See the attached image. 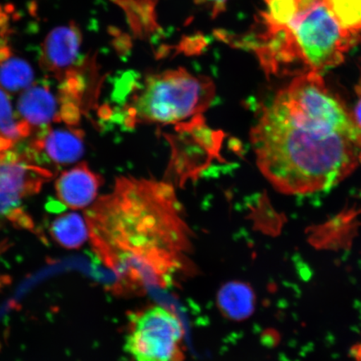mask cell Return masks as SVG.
Returning a JSON list of instances; mask_svg holds the SVG:
<instances>
[{
	"label": "cell",
	"mask_w": 361,
	"mask_h": 361,
	"mask_svg": "<svg viewBox=\"0 0 361 361\" xmlns=\"http://www.w3.org/2000/svg\"><path fill=\"white\" fill-rule=\"evenodd\" d=\"M6 283H7V277L1 276V275H0V288H2L4 284H6Z\"/></svg>",
	"instance_id": "ffe728a7"
},
{
	"label": "cell",
	"mask_w": 361,
	"mask_h": 361,
	"mask_svg": "<svg viewBox=\"0 0 361 361\" xmlns=\"http://www.w3.org/2000/svg\"><path fill=\"white\" fill-rule=\"evenodd\" d=\"M213 81L183 68L148 75L139 80L126 75L115 90L120 106L111 112L125 128L142 124H173L200 116L214 102Z\"/></svg>",
	"instance_id": "277c9868"
},
{
	"label": "cell",
	"mask_w": 361,
	"mask_h": 361,
	"mask_svg": "<svg viewBox=\"0 0 361 361\" xmlns=\"http://www.w3.org/2000/svg\"><path fill=\"white\" fill-rule=\"evenodd\" d=\"M357 35L344 28L318 0L286 25H259L252 49L269 75L284 74L293 67L322 74L344 61Z\"/></svg>",
	"instance_id": "3957f363"
},
{
	"label": "cell",
	"mask_w": 361,
	"mask_h": 361,
	"mask_svg": "<svg viewBox=\"0 0 361 361\" xmlns=\"http://www.w3.org/2000/svg\"><path fill=\"white\" fill-rule=\"evenodd\" d=\"M33 79L32 69L20 59L8 58L0 66V85L11 92L29 87Z\"/></svg>",
	"instance_id": "5bb4252c"
},
{
	"label": "cell",
	"mask_w": 361,
	"mask_h": 361,
	"mask_svg": "<svg viewBox=\"0 0 361 361\" xmlns=\"http://www.w3.org/2000/svg\"><path fill=\"white\" fill-rule=\"evenodd\" d=\"M81 38L74 26L58 27L44 43L42 63L44 69L63 80L78 61Z\"/></svg>",
	"instance_id": "52a82bcc"
},
{
	"label": "cell",
	"mask_w": 361,
	"mask_h": 361,
	"mask_svg": "<svg viewBox=\"0 0 361 361\" xmlns=\"http://www.w3.org/2000/svg\"><path fill=\"white\" fill-rule=\"evenodd\" d=\"M13 152L0 154V215H8L23 197L38 193L49 171L26 164Z\"/></svg>",
	"instance_id": "8992f818"
},
{
	"label": "cell",
	"mask_w": 361,
	"mask_h": 361,
	"mask_svg": "<svg viewBox=\"0 0 361 361\" xmlns=\"http://www.w3.org/2000/svg\"><path fill=\"white\" fill-rule=\"evenodd\" d=\"M184 335L177 315L152 305L130 315L124 348L135 361H183Z\"/></svg>",
	"instance_id": "5b68a950"
},
{
	"label": "cell",
	"mask_w": 361,
	"mask_h": 361,
	"mask_svg": "<svg viewBox=\"0 0 361 361\" xmlns=\"http://www.w3.org/2000/svg\"><path fill=\"white\" fill-rule=\"evenodd\" d=\"M18 110L30 126L47 128L51 121H60L56 99L47 84L26 90L19 99Z\"/></svg>",
	"instance_id": "30bf717a"
},
{
	"label": "cell",
	"mask_w": 361,
	"mask_h": 361,
	"mask_svg": "<svg viewBox=\"0 0 361 361\" xmlns=\"http://www.w3.org/2000/svg\"><path fill=\"white\" fill-rule=\"evenodd\" d=\"M61 110L58 115L60 121H65L69 126L78 125L81 117L80 106L70 101L61 102Z\"/></svg>",
	"instance_id": "e0dca14e"
},
{
	"label": "cell",
	"mask_w": 361,
	"mask_h": 361,
	"mask_svg": "<svg viewBox=\"0 0 361 361\" xmlns=\"http://www.w3.org/2000/svg\"><path fill=\"white\" fill-rule=\"evenodd\" d=\"M0 137L17 141L20 134L18 129V123L13 120L11 102L6 94L0 89Z\"/></svg>",
	"instance_id": "2e32d148"
},
{
	"label": "cell",
	"mask_w": 361,
	"mask_h": 361,
	"mask_svg": "<svg viewBox=\"0 0 361 361\" xmlns=\"http://www.w3.org/2000/svg\"><path fill=\"white\" fill-rule=\"evenodd\" d=\"M318 0H264L265 11L260 16L271 25H283Z\"/></svg>",
	"instance_id": "4fadbf2b"
},
{
	"label": "cell",
	"mask_w": 361,
	"mask_h": 361,
	"mask_svg": "<svg viewBox=\"0 0 361 361\" xmlns=\"http://www.w3.org/2000/svg\"><path fill=\"white\" fill-rule=\"evenodd\" d=\"M356 350H357V351H356V353L355 355V358L358 361H361V345L360 346V348H357Z\"/></svg>",
	"instance_id": "44dd1931"
},
{
	"label": "cell",
	"mask_w": 361,
	"mask_h": 361,
	"mask_svg": "<svg viewBox=\"0 0 361 361\" xmlns=\"http://www.w3.org/2000/svg\"><path fill=\"white\" fill-rule=\"evenodd\" d=\"M196 1L209 7L213 16H216L224 11L228 0H196Z\"/></svg>",
	"instance_id": "ac0fdd59"
},
{
	"label": "cell",
	"mask_w": 361,
	"mask_h": 361,
	"mask_svg": "<svg viewBox=\"0 0 361 361\" xmlns=\"http://www.w3.org/2000/svg\"><path fill=\"white\" fill-rule=\"evenodd\" d=\"M216 305L226 318L233 322H243L254 313V290L245 282L225 283L216 295Z\"/></svg>",
	"instance_id": "8fae6325"
},
{
	"label": "cell",
	"mask_w": 361,
	"mask_h": 361,
	"mask_svg": "<svg viewBox=\"0 0 361 361\" xmlns=\"http://www.w3.org/2000/svg\"><path fill=\"white\" fill-rule=\"evenodd\" d=\"M49 233L59 245L78 250L89 238L87 221L75 213L61 215L53 221Z\"/></svg>",
	"instance_id": "7c38bea8"
},
{
	"label": "cell",
	"mask_w": 361,
	"mask_h": 361,
	"mask_svg": "<svg viewBox=\"0 0 361 361\" xmlns=\"http://www.w3.org/2000/svg\"><path fill=\"white\" fill-rule=\"evenodd\" d=\"M324 4L344 28L361 32V0H323Z\"/></svg>",
	"instance_id": "9a60e30c"
},
{
	"label": "cell",
	"mask_w": 361,
	"mask_h": 361,
	"mask_svg": "<svg viewBox=\"0 0 361 361\" xmlns=\"http://www.w3.org/2000/svg\"><path fill=\"white\" fill-rule=\"evenodd\" d=\"M85 214L93 250L119 290L173 286L192 269V232L170 183L121 177Z\"/></svg>",
	"instance_id": "7a4b0ae2"
},
{
	"label": "cell",
	"mask_w": 361,
	"mask_h": 361,
	"mask_svg": "<svg viewBox=\"0 0 361 361\" xmlns=\"http://www.w3.org/2000/svg\"><path fill=\"white\" fill-rule=\"evenodd\" d=\"M356 92H357V102L355 103L353 114V118L360 128H361V84L356 87Z\"/></svg>",
	"instance_id": "d6986e66"
},
{
	"label": "cell",
	"mask_w": 361,
	"mask_h": 361,
	"mask_svg": "<svg viewBox=\"0 0 361 361\" xmlns=\"http://www.w3.org/2000/svg\"><path fill=\"white\" fill-rule=\"evenodd\" d=\"M32 148L37 153L44 151L55 164H70L83 156V133L80 130L45 128L34 142Z\"/></svg>",
	"instance_id": "9c48e42d"
},
{
	"label": "cell",
	"mask_w": 361,
	"mask_h": 361,
	"mask_svg": "<svg viewBox=\"0 0 361 361\" xmlns=\"http://www.w3.org/2000/svg\"><path fill=\"white\" fill-rule=\"evenodd\" d=\"M250 138L262 174L290 195L327 191L361 161V128L318 72L279 90Z\"/></svg>",
	"instance_id": "6da1fadb"
},
{
	"label": "cell",
	"mask_w": 361,
	"mask_h": 361,
	"mask_svg": "<svg viewBox=\"0 0 361 361\" xmlns=\"http://www.w3.org/2000/svg\"><path fill=\"white\" fill-rule=\"evenodd\" d=\"M102 183L100 175L90 170L87 164H80L61 175L56 190L63 204L80 209L92 204Z\"/></svg>",
	"instance_id": "ba28073f"
}]
</instances>
